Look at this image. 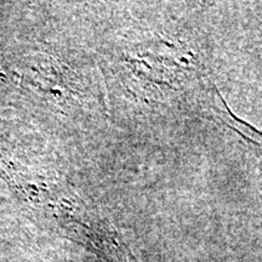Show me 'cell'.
<instances>
[{"label":"cell","mask_w":262,"mask_h":262,"mask_svg":"<svg viewBox=\"0 0 262 262\" xmlns=\"http://www.w3.org/2000/svg\"><path fill=\"white\" fill-rule=\"evenodd\" d=\"M228 116L232 118V120H233V125L232 126H233L234 129H237L238 133L241 134L244 139H247L249 142L253 143V145L256 146L257 148H260L262 152V133H260V131L256 129H254L253 126L248 125V124L242 123L241 120L237 119V118L231 116V113H228Z\"/></svg>","instance_id":"6da1fadb"}]
</instances>
